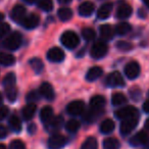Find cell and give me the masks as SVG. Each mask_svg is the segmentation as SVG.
I'll return each instance as SVG.
<instances>
[{
  "instance_id": "cell-1",
  "label": "cell",
  "mask_w": 149,
  "mask_h": 149,
  "mask_svg": "<svg viewBox=\"0 0 149 149\" xmlns=\"http://www.w3.org/2000/svg\"><path fill=\"white\" fill-rule=\"evenodd\" d=\"M60 41L63 44L64 47L72 50L74 49V48H77V46L79 45L80 39L74 31H66L61 35Z\"/></svg>"
},
{
  "instance_id": "cell-2",
  "label": "cell",
  "mask_w": 149,
  "mask_h": 149,
  "mask_svg": "<svg viewBox=\"0 0 149 149\" xmlns=\"http://www.w3.org/2000/svg\"><path fill=\"white\" fill-rule=\"evenodd\" d=\"M22 42H23V37H22L21 33L15 32V33L10 34V35L5 39L3 45H4V47L6 48V49L15 51L17 48H19V46L22 45Z\"/></svg>"
},
{
  "instance_id": "cell-3",
  "label": "cell",
  "mask_w": 149,
  "mask_h": 149,
  "mask_svg": "<svg viewBox=\"0 0 149 149\" xmlns=\"http://www.w3.org/2000/svg\"><path fill=\"white\" fill-rule=\"evenodd\" d=\"M107 51H108L107 44L103 41H98L96 43H94L93 46L91 47L90 55L94 59H100V58H102L103 56L106 55Z\"/></svg>"
},
{
  "instance_id": "cell-4",
  "label": "cell",
  "mask_w": 149,
  "mask_h": 149,
  "mask_svg": "<svg viewBox=\"0 0 149 149\" xmlns=\"http://www.w3.org/2000/svg\"><path fill=\"white\" fill-rule=\"evenodd\" d=\"M114 116H116V118L123 120H126V118L138 116L139 112L136 107H134V106H132V105H129V106H125V107H122V108H120V109H118L114 112Z\"/></svg>"
},
{
  "instance_id": "cell-5",
  "label": "cell",
  "mask_w": 149,
  "mask_h": 149,
  "mask_svg": "<svg viewBox=\"0 0 149 149\" xmlns=\"http://www.w3.org/2000/svg\"><path fill=\"white\" fill-rule=\"evenodd\" d=\"M105 83L106 86L111 88H118L125 86L124 78H123V76L118 72H113L108 74L107 77H106Z\"/></svg>"
},
{
  "instance_id": "cell-6",
  "label": "cell",
  "mask_w": 149,
  "mask_h": 149,
  "mask_svg": "<svg viewBox=\"0 0 149 149\" xmlns=\"http://www.w3.org/2000/svg\"><path fill=\"white\" fill-rule=\"evenodd\" d=\"M138 125V116H135V118H126V120H123L122 124H120V134L123 136H126L129 135Z\"/></svg>"
},
{
  "instance_id": "cell-7",
  "label": "cell",
  "mask_w": 149,
  "mask_h": 149,
  "mask_svg": "<svg viewBox=\"0 0 149 149\" xmlns=\"http://www.w3.org/2000/svg\"><path fill=\"white\" fill-rule=\"evenodd\" d=\"M140 74V65L136 61H130L125 66V74L130 80H134Z\"/></svg>"
},
{
  "instance_id": "cell-8",
  "label": "cell",
  "mask_w": 149,
  "mask_h": 149,
  "mask_svg": "<svg viewBox=\"0 0 149 149\" xmlns=\"http://www.w3.org/2000/svg\"><path fill=\"white\" fill-rule=\"evenodd\" d=\"M66 144V138L60 134H55L51 136L48 140V148L49 149H60Z\"/></svg>"
},
{
  "instance_id": "cell-9",
  "label": "cell",
  "mask_w": 149,
  "mask_h": 149,
  "mask_svg": "<svg viewBox=\"0 0 149 149\" xmlns=\"http://www.w3.org/2000/svg\"><path fill=\"white\" fill-rule=\"evenodd\" d=\"M84 110H85V103L81 100L72 101L66 106V111L70 116H80V114L83 113Z\"/></svg>"
},
{
  "instance_id": "cell-10",
  "label": "cell",
  "mask_w": 149,
  "mask_h": 149,
  "mask_svg": "<svg viewBox=\"0 0 149 149\" xmlns=\"http://www.w3.org/2000/svg\"><path fill=\"white\" fill-rule=\"evenodd\" d=\"M40 23V17L39 15H35V13H31L28 17H25V19L22 21V26L27 30H33L38 27Z\"/></svg>"
},
{
  "instance_id": "cell-11",
  "label": "cell",
  "mask_w": 149,
  "mask_h": 149,
  "mask_svg": "<svg viewBox=\"0 0 149 149\" xmlns=\"http://www.w3.org/2000/svg\"><path fill=\"white\" fill-rule=\"evenodd\" d=\"M47 58L51 62H60L64 59V52L59 47H53L48 50Z\"/></svg>"
},
{
  "instance_id": "cell-12",
  "label": "cell",
  "mask_w": 149,
  "mask_h": 149,
  "mask_svg": "<svg viewBox=\"0 0 149 149\" xmlns=\"http://www.w3.org/2000/svg\"><path fill=\"white\" fill-rule=\"evenodd\" d=\"M39 93L41 96H43L45 99L47 100H53L54 97H55V94H54V90H53V87L50 85L49 83L47 82H44V83L41 84L39 88Z\"/></svg>"
},
{
  "instance_id": "cell-13",
  "label": "cell",
  "mask_w": 149,
  "mask_h": 149,
  "mask_svg": "<svg viewBox=\"0 0 149 149\" xmlns=\"http://www.w3.org/2000/svg\"><path fill=\"white\" fill-rule=\"evenodd\" d=\"M105 98L101 95H95L90 100V109L95 111H102L103 107L105 106Z\"/></svg>"
},
{
  "instance_id": "cell-14",
  "label": "cell",
  "mask_w": 149,
  "mask_h": 149,
  "mask_svg": "<svg viewBox=\"0 0 149 149\" xmlns=\"http://www.w3.org/2000/svg\"><path fill=\"white\" fill-rule=\"evenodd\" d=\"M10 17L13 19V21H15V23H22L24 19L26 17V8L23 5H15L13 8L10 13Z\"/></svg>"
},
{
  "instance_id": "cell-15",
  "label": "cell",
  "mask_w": 149,
  "mask_h": 149,
  "mask_svg": "<svg viewBox=\"0 0 149 149\" xmlns=\"http://www.w3.org/2000/svg\"><path fill=\"white\" fill-rule=\"evenodd\" d=\"M78 10H79V15L82 17H90L95 10V5L91 1H85L80 4Z\"/></svg>"
},
{
  "instance_id": "cell-16",
  "label": "cell",
  "mask_w": 149,
  "mask_h": 149,
  "mask_svg": "<svg viewBox=\"0 0 149 149\" xmlns=\"http://www.w3.org/2000/svg\"><path fill=\"white\" fill-rule=\"evenodd\" d=\"M147 139H148V136L146 133L144 131H140L130 139V144L132 146H141L146 143Z\"/></svg>"
},
{
  "instance_id": "cell-17",
  "label": "cell",
  "mask_w": 149,
  "mask_h": 149,
  "mask_svg": "<svg viewBox=\"0 0 149 149\" xmlns=\"http://www.w3.org/2000/svg\"><path fill=\"white\" fill-rule=\"evenodd\" d=\"M133 13L132 6L128 3H120V6L118 7V11H116V17L118 19H127Z\"/></svg>"
},
{
  "instance_id": "cell-18",
  "label": "cell",
  "mask_w": 149,
  "mask_h": 149,
  "mask_svg": "<svg viewBox=\"0 0 149 149\" xmlns=\"http://www.w3.org/2000/svg\"><path fill=\"white\" fill-rule=\"evenodd\" d=\"M112 10V4L109 2L104 3L98 8L97 10V17L99 19H106L110 15Z\"/></svg>"
},
{
  "instance_id": "cell-19",
  "label": "cell",
  "mask_w": 149,
  "mask_h": 149,
  "mask_svg": "<svg viewBox=\"0 0 149 149\" xmlns=\"http://www.w3.org/2000/svg\"><path fill=\"white\" fill-rule=\"evenodd\" d=\"M36 110H37V106L35 103H29L23 108L22 110V114H23V118L25 120H30L34 118V114H35Z\"/></svg>"
},
{
  "instance_id": "cell-20",
  "label": "cell",
  "mask_w": 149,
  "mask_h": 149,
  "mask_svg": "<svg viewBox=\"0 0 149 149\" xmlns=\"http://www.w3.org/2000/svg\"><path fill=\"white\" fill-rule=\"evenodd\" d=\"M102 72H103V70H102V68H100V66H93V68H91L87 72L86 80L89 82L95 81V80L99 79V78L101 77Z\"/></svg>"
},
{
  "instance_id": "cell-21",
  "label": "cell",
  "mask_w": 149,
  "mask_h": 149,
  "mask_svg": "<svg viewBox=\"0 0 149 149\" xmlns=\"http://www.w3.org/2000/svg\"><path fill=\"white\" fill-rule=\"evenodd\" d=\"M99 32H100V36H101L104 40L112 39L114 34H116L114 29L110 25H102L99 29Z\"/></svg>"
},
{
  "instance_id": "cell-22",
  "label": "cell",
  "mask_w": 149,
  "mask_h": 149,
  "mask_svg": "<svg viewBox=\"0 0 149 149\" xmlns=\"http://www.w3.org/2000/svg\"><path fill=\"white\" fill-rule=\"evenodd\" d=\"M54 118L53 116V109L50 106H45L44 108H42L41 112H40V118L44 124H48L52 118Z\"/></svg>"
},
{
  "instance_id": "cell-23",
  "label": "cell",
  "mask_w": 149,
  "mask_h": 149,
  "mask_svg": "<svg viewBox=\"0 0 149 149\" xmlns=\"http://www.w3.org/2000/svg\"><path fill=\"white\" fill-rule=\"evenodd\" d=\"M116 128V125H114V122L110 118H106L100 125V131H101L103 134H109Z\"/></svg>"
},
{
  "instance_id": "cell-24",
  "label": "cell",
  "mask_w": 149,
  "mask_h": 149,
  "mask_svg": "<svg viewBox=\"0 0 149 149\" xmlns=\"http://www.w3.org/2000/svg\"><path fill=\"white\" fill-rule=\"evenodd\" d=\"M15 62V58L13 55L9 53H5V52H0V64L5 66L13 65Z\"/></svg>"
},
{
  "instance_id": "cell-25",
  "label": "cell",
  "mask_w": 149,
  "mask_h": 149,
  "mask_svg": "<svg viewBox=\"0 0 149 149\" xmlns=\"http://www.w3.org/2000/svg\"><path fill=\"white\" fill-rule=\"evenodd\" d=\"M57 15H58V19L61 22H68L72 17V9L68 8V7H62V8L58 9Z\"/></svg>"
},
{
  "instance_id": "cell-26",
  "label": "cell",
  "mask_w": 149,
  "mask_h": 149,
  "mask_svg": "<svg viewBox=\"0 0 149 149\" xmlns=\"http://www.w3.org/2000/svg\"><path fill=\"white\" fill-rule=\"evenodd\" d=\"M128 99L123 93H113L111 96V103L114 106H122L127 103Z\"/></svg>"
},
{
  "instance_id": "cell-27",
  "label": "cell",
  "mask_w": 149,
  "mask_h": 149,
  "mask_svg": "<svg viewBox=\"0 0 149 149\" xmlns=\"http://www.w3.org/2000/svg\"><path fill=\"white\" fill-rule=\"evenodd\" d=\"M114 31H116V33L118 34V35L125 36L132 31V27H131L130 24H128V23H120L116 25Z\"/></svg>"
},
{
  "instance_id": "cell-28",
  "label": "cell",
  "mask_w": 149,
  "mask_h": 149,
  "mask_svg": "<svg viewBox=\"0 0 149 149\" xmlns=\"http://www.w3.org/2000/svg\"><path fill=\"white\" fill-rule=\"evenodd\" d=\"M103 147L104 149H120V143L118 139L110 137V138H106L103 141Z\"/></svg>"
},
{
  "instance_id": "cell-29",
  "label": "cell",
  "mask_w": 149,
  "mask_h": 149,
  "mask_svg": "<svg viewBox=\"0 0 149 149\" xmlns=\"http://www.w3.org/2000/svg\"><path fill=\"white\" fill-rule=\"evenodd\" d=\"M29 64L32 68V70H33L36 74H40L44 68V64H43V62H42V60L37 57L32 58V59L29 61Z\"/></svg>"
},
{
  "instance_id": "cell-30",
  "label": "cell",
  "mask_w": 149,
  "mask_h": 149,
  "mask_svg": "<svg viewBox=\"0 0 149 149\" xmlns=\"http://www.w3.org/2000/svg\"><path fill=\"white\" fill-rule=\"evenodd\" d=\"M8 124H9V127L11 128V130L15 131V132L19 133V131L22 130V122L17 116H11L10 118H9Z\"/></svg>"
},
{
  "instance_id": "cell-31",
  "label": "cell",
  "mask_w": 149,
  "mask_h": 149,
  "mask_svg": "<svg viewBox=\"0 0 149 149\" xmlns=\"http://www.w3.org/2000/svg\"><path fill=\"white\" fill-rule=\"evenodd\" d=\"M62 124H63V118L61 116H54L51 120H50L48 124V127L49 129H53V130H57V129L61 128Z\"/></svg>"
},
{
  "instance_id": "cell-32",
  "label": "cell",
  "mask_w": 149,
  "mask_h": 149,
  "mask_svg": "<svg viewBox=\"0 0 149 149\" xmlns=\"http://www.w3.org/2000/svg\"><path fill=\"white\" fill-rule=\"evenodd\" d=\"M15 82H17V78H15V74L13 72H9L3 79V87L8 88L15 86Z\"/></svg>"
},
{
  "instance_id": "cell-33",
  "label": "cell",
  "mask_w": 149,
  "mask_h": 149,
  "mask_svg": "<svg viewBox=\"0 0 149 149\" xmlns=\"http://www.w3.org/2000/svg\"><path fill=\"white\" fill-rule=\"evenodd\" d=\"M81 149H98L97 140L95 138H93V137H89L82 144Z\"/></svg>"
},
{
  "instance_id": "cell-34",
  "label": "cell",
  "mask_w": 149,
  "mask_h": 149,
  "mask_svg": "<svg viewBox=\"0 0 149 149\" xmlns=\"http://www.w3.org/2000/svg\"><path fill=\"white\" fill-rule=\"evenodd\" d=\"M5 89V94H6L7 99L10 102L15 101L17 97V86H13V87H8V88H4Z\"/></svg>"
},
{
  "instance_id": "cell-35",
  "label": "cell",
  "mask_w": 149,
  "mask_h": 149,
  "mask_svg": "<svg viewBox=\"0 0 149 149\" xmlns=\"http://www.w3.org/2000/svg\"><path fill=\"white\" fill-rule=\"evenodd\" d=\"M38 7L44 11H50L53 8V1L52 0H39Z\"/></svg>"
},
{
  "instance_id": "cell-36",
  "label": "cell",
  "mask_w": 149,
  "mask_h": 149,
  "mask_svg": "<svg viewBox=\"0 0 149 149\" xmlns=\"http://www.w3.org/2000/svg\"><path fill=\"white\" fill-rule=\"evenodd\" d=\"M80 127H81V124H80L77 120H70L65 124L66 131H68V132H70V133L77 132L80 129Z\"/></svg>"
},
{
  "instance_id": "cell-37",
  "label": "cell",
  "mask_w": 149,
  "mask_h": 149,
  "mask_svg": "<svg viewBox=\"0 0 149 149\" xmlns=\"http://www.w3.org/2000/svg\"><path fill=\"white\" fill-rule=\"evenodd\" d=\"M116 47L118 48L120 51L128 52L133 49V44L127 41H118V43L116 44Z\"/></svg>"
},
{
  "instance_id": "cell-38",
  "label": "cell",
  "mask_w": 149,
  "mask_h": 149,
  "mask_svg": "<svg viewBox=\"0 0 149 149\" xmlns=\"http://www.w3.org/2000/svg\"><path fill=\"white\" fill-rule=\"evenodd\" d=\"M82 36L86 41H92L95 38V31L91 28H85L82 30Z\"/></svg>"
},
{
  "instance_id": "cell-39",
  "label": "cell",
  "mask_w": 149,
  "mask_h": 149,
  "mask_svg": "<svg viewBox=\"0 0 149 149\" xmlns=\"http://www.w3.org/2000/svg\"><path fill=\"white\" fill-rule=\"evenodd\" d=\"M8 149H26V145L23 141L17 139V140L11 141V143L9 144Z\"/></svg>"
},
{
  "instance_id": "cell-40",
  "label": "cell",
  "mask_w": 149,
  "mask_h": 149,
  "mask_svg": "<svg viewBox=\"0 0 149 149\" xmlns=\"http://www.w3.org/2000/svg\"><path fill=\"white\" fill-rule=\"evenodd\" d=\"M10 31V27L7 23H1L0 22V37L7 35Z\"/></svg>"
},
{
  "instance_id": "cell-41",
  "label": "cell",
  "mask_w": 149,
  "mask_h": 149,
  "mask_svg": "<svg viewBox=\"0 0 149 149\" xmlns=\"http://www.w3.org/2000/svg\"><path fill=\"white\" fill-rule=\"evenodd\" d=\"M130 95L131 97L133 98V100H139V98L141 97V95H142V93H141V90L139 89V88L135 87V88H132V89L130 90Z\"/></svg>"
},
{
  "instance_id": "cell-42",
  "label": "cell",
  "mask_w": 149,
  "mask_h": 149,
  "mask_svg": "<svg viewBox=\"0 0 149 149\" xmlns=\"http://www.w3.org/2000/svg\"><path fill=\"white\" fill-rule=\"evenodd\" d=\"M38 99H39V94L36 91H31L27 95V100L30 103H34V101H37Z\"/></svg>"
},
{
  "instance_id": "cell-43",
  "label": "cell",
  "mask_w": 149,
  "mask_h": 149,
  "mask_svg": "<svg viewBox=\"0 0 149 149\" xmlns=\"http://www.w3.org/2000/svg\"><path fill=\"white\" fill-rule=\"evenodd\" d=\"M9 113V109L7 106H1L0 107V120H4Z\"/></svg>"
},
{
  "instance_id": "cell-44",
  "label": "cell",
  "mask_w": 149,
  "mask_h": 149,
  "mask_svg": "<svg viewBox=\"0 0 149 149\" xmlns=\"http://www.w3.org/2000/svg\"><path fill=\"white\" fill-rule=\"evenodd\" d=\"M7 136V129L3 125L0 124V139H3Z\"/></svg>"
},
{
  "instance_id": "cell-45",
  "label": "cell",
  "mask_w": 149,
  "mask_h": 149,
  "mask_svg": "<svg viewBox=\"0 0 149 149\" xmlns=\"http://www.w3.org/2000/svg\"><path fill=\"white\" fill-rule=\"evenodd\" d=\"M143 110H144L146 113H149V100H146L143 104Z\"/></svg>"
},
{
  "instance_id": "cell-46",
  "label": "cell",
  "mask_w": 149,
  "mask_h": 149,
  "mask_svg": "<svg viewBox=\"0 0 149 149\" xmlns=\"http://www.w3.org/2000/svg\"><path fill=\"white\" fill-rule=\"evenodd\" d=\"M35 131H36V126H35V125L32 124L31 126L29 127V132L31 133V134H33V133L35 132Z\"/></svg>"
},
{
  "instance_id": "cell-47",
  "label": "cell",
  "mask_w": 149,
  "mask_h": 149,
  "mask_svg": "<svg viewBox=\"0 0 149 149\" xmlns=\"http://www.w3.org/2000/svg\"><path fill=\"white\" fill-rule=\"evenodd\" d=\"M58 2L61 4H68L70 2H72V0H58Z\"/></svg>"
},
{
  "instance_id": "cell-48",
  "label": "cell",
  "mask_w": 149,
  "mask_h": 149,
  "mask_svg": "<svg viewBox=\"0 0 149 149\" xmlns=\"http://www.w3.org/2000/svg\"><path fill=\"white\" fill-rule=\"evenodd\" d=\"M145 129L147 131H149V118H147L146 122H145Z\"/></svg>"
},
{
  "instance_id": "cell-49",
  "label": "cell",
  "mask_w": 149,
  "mask_h": 149,
  "mask_svg": "<svg viewBox=\"0 0 149 149\" xmlns=\"http://www.w3.org/2000/svg\"><path fill=\"white\" fill-rule=\"evenodd\" d=\"M24 1H26V2L29 3V4H33V3H35L38 0H24Z\"/></svg>"
},
{
  "instance_id": "cell-50",
  "label": "cell",
  "mask_w": 149,
  "mask_h": 149,
  "mask_svg": "<svg viewBox=\"0 0 149 149\" xmlns=\"http://www.w3.org/2000/svg\"><path fill=\"white\" fill-rule=\"evenodd\" d=\"M144 1V3H145V5H146L147 7L149 8V0H143Z\"/></svg>"
},
{
  "instance_id": "cell-51",
  "label": "cell",
  "mask_w": 149,
  "mask_h": 149,
  "mask_svg": "<svg viewBox=\"0 0 149 149\" xmlns=\"http://www.w3.org/2000/svg\"><path fill=\"white\" fill-rule=\"evenodd\" d=\"M145 147H146V148H149V138L147 139V141H146V143H145Z\"/></svg>"
},
{
  "instance_id": "cell-52",
  "label": "cell",
  "mask_w": 149,
  "mask_h": 149,
  "mask_svg": "<svg viewBox=\"0 0 149 149\" xmlns=\"http://www.w3.org/2000/svg\"><path fill=\"white\" fill-rule=\"evenodd\" d=\"M3 19H4V15H3L2 13H0V22L2 21Z\"/></svg>"
},
{
  "instance_id": "cell-53",
  "label": "cell",
  "mask_w": 149,
  "mask_h": 149,
  "mask_svg": "<svg viewBox=\"0 0 149 149\" xmlns=\"http://www.w3.org/2000/svg\"><path fill=\"white\" fill-rule=\"evenodd\" d=\"M0 149H6V146L4 144H0Z\"/></svg>"
},
{
  "instance_id": "cell-54",
  "label": "cell",
  "mask_w": 149,
  "mask_h": 149,
  "mask_svg": "<svg viewBox=\"0 0 149 149\" xmlns=\"http://www.w3.org/2000/svg\"><path fill=\"white\" fill-rule=\"evenodd\" d=\"M2 103V95H1V94H0V104Z\"/></svg>"
}]
</instances>
